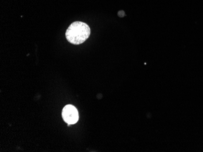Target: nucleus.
I'll return each mask as SVG.
<instances>
[{
	"label": "nucleus",
	"instance_id": "1",
	"mask_svg": "<svg viewBox=\"0 0 203 152\" xmlns=\"http://www.w3.org/2000/svg\"><path fill=\"white\" fill-rule=\"evenodd\" d=\"M90 33L91 30L88 25L82 21H75L67 29L66 38L72 44L79 45L89 38Z\"/></svg>",
	"mask_w": 203,
	"mask_h": 152
},
{
	"label": "nucleus",
	"instance_id": "2",
	"mask_svg": "<svg viewBox=\"0 0 203 152\" xmlns=\"http://www.w3.org/2000/svg\"><path fill=\"white\" fill-rule=\"evenodd\" d=\"M64 121L70 124H75L79 121V112L74 105L68 104L64 106L61 112Z\"/></svg>",
	"mask_w": 203,
	"mask_h": 152
}]
</instances>
